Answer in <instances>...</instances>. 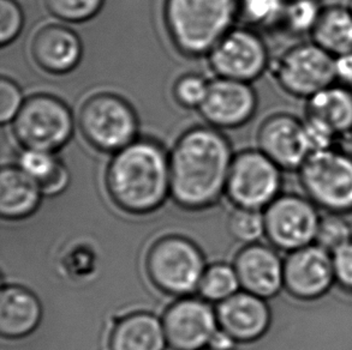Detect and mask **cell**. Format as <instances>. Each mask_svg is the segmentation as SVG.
<instances>
[{"label":"cell","mask_w":352,"mask_h":350,"mask_svg":"<svg viewBox=\"0 0 352 350\" xmlns=\"http://www.w3.org/2000/svg\"><path fill=\"white\" fill-rule=\"evenodd\" d=\"M303 123L305 137L311 154L342 147L343 139L339 137L338 133L334 132L327 124L309 115H305Z\"/></svg>","instance_id":"cell-33"},{"label":"cell","mask_w":352,"mask_h":350,"mask_svg":"<svg viewBox=\"0 0 352 350\" xmlns=\"http://www.w3.org/2000/svg\"><path fill=\"white\" fill-rule=\"evenodd\" d=\"M239 287L241 284L234 266L214 264L206 269L199 292L205 300L221 303L237 293Z\"/></svg>","instance_id":"cell-27"},{"label":"cell","mask_w":352,"mask_h":350,"mask_svg":"<svg viewBox=\"0 0 352 350\" xmlns=\"http://www.w3.org/2000/svg\"><path fill=\"white\" fill-rule=\"evenodd\" d=\"M16 166L33 178L46 196L60 194L70 183V172L54 152L22 148Z\"/></svg>","instance_id":"cell-24"},{"label":"cell","mask_w":352,"mask_h":350,"mask_svg":"<svg viewBox=\"0 0 352 350\" xmlns=\"http://www.w3.org/2000/svg\"><path fill=\"white\" fill-rule=\"evenodd\" d=\"M346 5H348L349 9L351 10L352 12V0H348V3H346Z\"/></svg>","instance_id":"cell-38"},{"label":"cell","mask_w":352,"mask_h":350,"mask_svg":"<svg viewBox=\"0 0 352 350\" xmlns=\"http://www.w3.org/2000/svg\"><path fill=\"white\" fill-rule=\"evenodd\" d=\"M336 81L352 86V53L334 58Z\"/></svg>","instance_id":"cell-36"},{"label":"cell","mask_w":352,"mask_h":350,"mask_svg":"<svg viewBox=\"0 0 352 350\" xmlns=\"http://www.w3.org/2000/svg\"><path fill=\"white\" fill-rule=\"evenodd\" d=\"M210 82L199 73L182 75L172 86V96L177 104L186 109H200L205 102Z\"/></svg>","instance_id":"cell-30"},{"label":"cell","mask_w":352,"mask_h":350,"mask_svg":"<svg viewBox=\"0 0 352 350\" xmlns=\"http://www.w3.org/2000/svg\"><path fill=\"white\" fill-rule=\"evenodd\" d=\"M234 155L218 128L195 126L177 139L170 154L171 196L186 210L214 205L226 191Z\"/></svg>","instance_id":"cell-1"},{"label":"cell","mask_w":352,"mask_h":350,"mask_svg":"<svg viewBox=\"0 0 352 350\" xmlns=\"http://www.w3.org/2000/svg\"><path fill=\"white\" fill-rule=\"evenodd\" d=\"M77 126L93 149L116 154L138 139L140 120L136 109L122 95L99 91L82 102Z\"/></svg>","instance_id":"cell-4"},{"label":"cell","mask_w":352,"mask_h":350,"mask_svg":"<svg viewBox=\"0 0 352 350\" xmlns=\"http://www.w3.org/2000/svg\"><path fill=\"white\" fill-rule=\"evenodd\" d=\"M230 233L244 244H255L265 235V216L260 210L237 208L229 221Z\"/></svg>","instance_id":"cell-31"},{"label":"cell","mask_w":352,"mask_h":350,"mask_svg":"<svg viewBox=\"0 0 352 350\" xmlns=\"http://www.w3.org/2000/svg\"><path fill=\"white\" fill-rule=\"evenodd\" d=\"M202 350H214V349H210H210H202Z\"/></svg>","instance_id":"cell-39"},{"label":"cell","mask_w":352,"mask_h":350,"mask_svg":"<svg viewBox=\"0 0 352 350\" xmlns=\"http://www.w3.org/2000/svg\"><path fill=\"white\" fill-rule=\"evenodd\" d=\"M334 283L333 255L316 244L289 252L284 259V289L292 298L318 300L329 293Z\"/></svg>","instance_id":"cell-13"},{"label":"cell","mask_w":352,"mask_h":350,"mask_svg":"<svg viewBox=\"0 0 352 350\" xmlns=\"http://www.w3.org/2000/svg\"><path fill=\"white\" fill-rule=\"evenodd\" d=\"M29 52L41 71L64 76L80 65L83 43L80 35L65 24L47 23L34 33Z\"/></svg>","instance_id":"cell-16"},{"label":"cell","mask_w":352,"mask_h":350,"mask_svg":"<svg viewBox=\"0 0 352 350\" xmlns=\"http://www.w3.org/2000/svg\"><path fill=\"white\" fill-rule=\"evenodd\" d=\"M234 268L244 292L270 299L284 288V261L267 245H247L238 252Z\"/></svg>","instance_id":"cell-17"},{"label":"cell","mask_w":352,"mask_h":350,"mask_svg":"<svg viewBox=\"0 0 352 350\" xmlns=\"http://www.w3.org/2000/svg\"><path fill=\"white\" fill-rule=\"evenodd\" d=\"M270 72L281 91L305 101L337 82L334 58L311 40H298L272 58Z\"/></svg>","instance_id":"cell-7"},{"label":"cell","mask_w":352,"mask_h":350,"mask_svg":"<svg viewBox=\"0 0 352 350\" xmlns=\"http://www.w3.org/2000/svg\"><path fill=\"white\" fill-rule=\"evenodd\" d=\"M283 170L258 149H247L234 155L226 194L236 208L266 209L280 196Z\"/></svg>","instance_id":"cell-9"},{"label":"cell","mask_w":352,"mask_h":350,"mask_svg":"<svg viewBox=\"0 0 352 350\" xmlns=\"http://www.w3.org/2000/svg\"><path fill=\"white\" fill-rule=\"evenodd\" d=\"M324 6L322 0H286L278 32L298 40L310 38Z\"/></svg>","instance_id":"cell-25"},{"label":"cell","mask_w":352,"mask_h":350,"mask_svg":"<svg viewBox=\"0 0 352 350\" xmlns=\"http://www.w3.org/2000/svg\"><path fill=\"white\" fill-rule=\"evenodd\" d=\"M258 96L252 83L215 78L199 112L206 123L218 130L242 128L255 117Z\"/></svg>","instance_id":"cell-14"},{"label":"cell","mask_w":352,"mask_h":350,"mask_svg":"<svg viewBox=\"0 0 352 350\" xmlns=\"http://www.w3.org/2000/svg\"><path fill=\"white\" fill-rule=\"evenodd\" d=\"M22 89L19 84L8 76L0 80V121L3 125L11 124L23 106Z\"/></svg>","instance_id":"cell-34"},{"label":"cell","mask_w":352,"mask_h":350,"mask_svg":"<svg viewBox=\"0 0 352 350\" xmlns=\"http://www.w3.org/2000/svg\"><path fill=\"white\" fill-rule=\"evenodd\" d=\"M237 342L234 341L229 334L218 330L215 332L214 336L212 337L210 342V349L214 350H232Z\"/></svg>","instance_id":"cell-37"},{"label":"cell","mask_w":352,"mask_h":350,"mask_svg":"<svg viewBox=\"0 0 352 350\" xmlns=\"http://www.w3.org/2000/svg\"><path fill=\"white\" fill-rule=\"evenodd\" d=\"M146 271L162 293L186 298L200 287L205 258L200 248L186 237H162L148 251Z\"/></svg>","instance_id":"cell-8"},{"label":"cell","mask_w":352,"mask_h":350,"mask_svg":"<svg viewBox=\"0 0 352 350\" xmlns=\"http://www.w3.org/2000/svg\"><path fill=\"white\" fill-rule=\"evenodd\" d=\"M106 0H43L48 14L64 23H86L100 14Z\"/></svg>","instance_id":"cell-28"},{"label":"cell","mask_w":352,"mask_h":350,"mask_svg":"<svg viewBox=\"0 0 352 350\" xmlns=\"http://www.w3.org/2000/svg\"><path fill=\"white\" fill-rule=\"evenodd\" d=\"M162 325L172 349L202 350L218 331V318L204 300L186 296L167 308Z\"/></svg>","instance_id":"cell-15"},{"label":"cell","mask_w":352,"mask_h":350,"mask_svg":"<svg viewBox=\"0 0 352 350\" xmlns=\"http://www.w3.org/2000/svg\"><path fill=\"white\" fill-rule=\"evenodd\" d=\"M265 235L273 246L292 252L314 244L319 208L308 197L280 194L265 209Z\"/></svg>","instance_id":"cell-11"},{"label":"cell","mask_w":352,"mask_h":350,"mask_svg":"<svg viewBox=\"0 0 352 350\" xmlns=\"http://www.w3.org/2000/svg\"><path fill=\"white\" fill-rule=\"evenodd\" d=\"M336 283L352 294V240L333 253Z\"/></svg>","instance_id":"cell-35"},{"label":"cell","mask_w":352,"mask_h":350,"mask_svg":"<svg viewBox=\"0 0 352 350\" xmlns=\"http://www.w3.org/2000/svg\"><path fill=\"white\" fill-rule=\"evenodd\" d=\"M75 126L72 108L56 95L46 93L27 97L11 123L14 139L23 149L54 154L70 143Z\"/></svg>","instance_id":"cell-5"},{"label":"cell","mask_w":352,"mask_h":350,"mask_svg":"<svg viewBox=\"0 0 352 350\" xmlns=\"http://www.w3.org/2000/svg\"><path fill=\"white\" fill-rule=\"evenodd\" d=\"M305 115L327 124L343 141L352 137V86L336 82L305 101Z\"/></svg>","instance_id":"cell-22"},{"label":"cell","mask_w":352,"mask_h":350,"mask_svg":"<svg viewBox=\"0 0 352 350\" xmlns=\"http://www.w3.org/2000/svg\"><path fill=\"white\" fill-rule=\"evenodd\" d=\"M24 12L17 0H0V43L6 47L16 41L24 28Z\"/></svg>","instance_id":"cell-32"},{"label":"cell","mask_w":352,"mask_h":350,"mask_svg":"<svg viewBox=\"0 0 352 350\" xmlns=\"http://www.w3.org/2000/svg\"><path fill=\"white\" fill-rule=\"evenodd\" d=\"M305 197L326 213H352V152L342 147L313 152L297 172Z\"/></svg>","instance_id":"cell-6"},{"label":"cell","mask_w":352,"mask_h":350,"mask_svg":"<svg viewBox=\"0 0 352 350\" xmlns=\"http://www.w3.org/2000/svg\"><path fill=\"white\" fill-rule=\"evenodd\" d=\"M309 40L333 58L352 53V12L346 4H324Z\"/></svg>","instance_id":"cell-23"},{"label":"cell","mask_w":352,"mask_h":350,"mask_svg":"<svg viewBox=\"0 0 352 350\" xmlns=\"http://www.w3.org/2000/svg\"><path fill=\"white\" fill-rule=\"evenodd\" d=\"M105 184L112 202L125 213H153L171 194L170 154L157 139L138 137L113 154Z\"/></svg>","instance_id":"cell-2"},{"label":"cell","mask_w":352,"mask_h":350,"mask_svg":"<svg viewBox=\"0 0 352 350\" xmlns=\"http://www.w3.org/2000/svg\"><path fill=\"white\" fill-rule=\"evenodd\" d=\"M218 324L236 342L250 343L261 338L271 327V310L266 299L237 292L217 307Z\"/></svg>","instance_id":"cell-18"},{"label":"cell","mask_w":352,"mask_h":350,"mask_svg":"<svg viewBox=\"0 0 352 350\" xmlns=\"http://www.w3.org/2000/svg\"><path fill=\"white\" fill-rule=\"evenodd\" d=\"M43 189L19 166H4L0 172V215L5 220H23L41 203Z\"/></svg>","instance_id":"cell-20"},{"label":"cell","mask_w":352,"mask_h":350,"mask_svg":"<svg viewBox=\"0 0 352 350\" xmlns=\"http://www.w3.org/2000/svg\"><path fill=\"white\" fill-rule=\"evenodd\" d=\"M271 52L265 38L249 27L232 28L208 54L215 76L252 83L270 71Z\"/></svg>","instance_id":"cell-10"},{"label":"cell","mask_w":352,"mask_h":350,"mask_svg":"<svg viewBox=\"0 0 352 350\" xmlns=\"http://www.w3.org/2000/svg\"><path fill=\"white\" fill-rule=\"evenodd\" d=\"M351 240L352 228L343 215L327 213L321 216L314 242L318 246L333 255Z\"/></svg>","instance_id":"cell-29"},{"label":"cell","mask_w":352,"mask_h":350,"mask_svg":"<svg viewBox=\"0 0 352 350\" xmlns=\"http://www.w3.org/2000/svg\"><path fill=\"white\" fill-rule=\"evenodd\" d=\"M43 308L32 292L19 285H5L0 294V334L16 340L28 336L38 327Z\"/></svg>","instance_id":"cell-19"},{"label":"cell","mask_w":352,"mask_h":350,"mask_svg":"<svg viewBox=\"0 0 352 350\" xmlns=\"http://www.w3.org/2000/svg\"><path fill=\"white\" fill-rule=\"evenodd\" d=\"M237 19L238 0H165L162 9L172 46L191 59L208 56Z\"/></svg>","instance_id":"cell-3"},{"label":"cell","mask_w":352,"mask_h":350,"mask_svg":"<svg viewBox=\"0 0 352 350\" xmlns=\"http://www.w3.org/2000/svg\"><path fill=\"white\" fill-rule=\"evenodd\" d=\"M257 149L284 172H298L310 149L303 119L290 112H276L262 120L256 133Z\"/></svg>","instance_id":"cell-12"},{"label":"cell","mask_w":352,"mask_h":350,"mask_svg":"<svg viewBox=\"0 0 352 350\" xmlns=\"http://www.w3.org/2000/svg\"><path fill=\"white\" fill-rule=\"evenodd\" d=\"M286 0H238V19L249 28L278 30Z\"/></svg>","instance_id":"cell-26"},{"label":"cell","mask_w":352,"mask_h":350,"mask_svg":"<svg viewBox=\"0 0 352 350\" xmlns=\"http://www.w3.org/2000/svg\"><path fill=\"white\" fill-rule=\"evenodd\" d=\"M166 345L164 325L151 313L125 316L111 332V350H165Z\"/></svg>","instance_id":"cell-21"}]
</instances>
